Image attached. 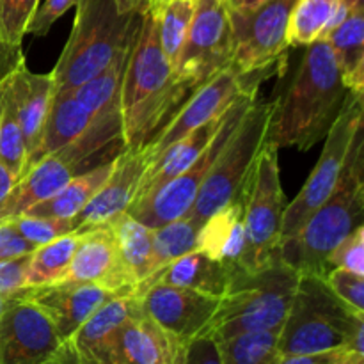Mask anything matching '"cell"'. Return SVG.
<instances>
[{"label": "cell", "instance_id": "9f6ffc18", "mask_svg": "<svg viewBox=\"0 0 364 364\" xmlns=\"http://www.w3.org/2000/svg\"><path fill=\"white\" fill-rule=\"evenodd\" d=\"M149 2H151V0H149Z\"/></svg>", "mask_w": 364, "mask_h": 364}, {"label": "cell", "instance_id": "d4e9b609", "mask_svg": "<svg viewBox=\"0 0 364 364\" xmlns=\"http://www.w3.org/2000/svg\"><path fill=\"white\" fill-rule=\"evenodd\" d=\"M228 109H230V107H228ZM224 114L215 117L213 121H210V123L192 130L191 134L185 135L183 139H180V141L174 142L173 146H169L159 159L153 160L148 166V169H146L144 176H142L135 198L144 194V192L151 191V188L159 187V185L166 183L171 178L178 176V174L183 173L185 169H188V167L199 159V155L205 151L206 146L212 142V139L215 137V134L219 132L220 124H223L224 121Z\"/></svg>", "mask_w": 364, "mask_h": 364}, {"label": "cell", "instance_id": "ab89813d", "mask_svg": "<svg viewBox=\"0 0 364 364\" xmlns=\"http://www.w3.org/2000/svg\"><path fill=\"white\" fill-rule=\"evenodd\" d=\"M326 281L340 301L359 315H364V276L345 269H331Z\"/></svg>", "mask_w": 364, "mask_h": 364}, {"label": "cell", "instance_id": "60d3db41", "mask_svg": "<svg viewBox=\"0 0 364 364\" xmlns=\"http://www.w3.org/2000/svg\"><path fill=\"white\" fill-rule=\"evenodd\" d=\"M80 0H45L41 6H38L34 16H32L31 23L27 27V34L43 36L48 34V31L52 28V25L63 16L66 11H70L71 7H75Z\"/></svg>", "mask_w": 364, "mask_h": 364}, {"label": "cell", "instance_id": "8992f818", "mask_svg": "<svg viewBox=\"0 0 364 364\" xmlns=\"http://www.w3.org/2000/svg\"><path fill=\"white\" fill-rule=\"evenodd\" d=\"M70 39L52 73L53 95L71 92L105 70L137 36L144 11L121 13L116 0H80Z\"/></svg>", "mask_w": 364, "mask_h": 364}, {"label": "cell", "instance_id": "db71d44e", "mask_svg": "<svg viewBox=\"0 0 364 364\" xmlns=\"http://www.w3.org/2000/svg\"><path fill=\"white\" fill-rule=\"evenodd\" d=\"M341 4H345L350 11L355 7H364V0H341Z\"/></svg>", "mask_w": 364, "mask_h": 364}, {"label": "cell", "instance_id": "d6986e66", "mask_svg": "<svg viewBox=\"0 0 364 364\" xmlns=\"http://www.w3.org/2000/svg\"><path fill=\"white\" fill-rule=\"evenodd\" d=\"M117 295L119 294H114L98 284L70 281L28 288L25 291V299L34 302L48 316L63 341L73 336L92 313Z\"/></svg>", "mask_w": 364, "mask_h": 364}, {"label": "cell", "instance_id": "4dcf8cb0", "mask_svg": "<svg viewBox=\"0 0 364 364\" xmlns=\"http://www.w3.org/2000/svg\"><path fill=\"white\" fill-rule=\"evenodd\" d=\"M78 240H80V233H70L36 247L28 255L27 274H25L27 288L59 283L70 267Z\"/></svg>", "mask_w": 364, "mask_h": 364}, {"label": "cell", "instance_id": "8fae6325", "mask_svg": "<svg viewBox=\"0 0 364 364\" xmlns=\"http://www.w3.org/2000/svg\"><path fill=\"white\" fill-rule=\"evenodd\" d=\"M363 116V96L348 92L340 116L336 117L333 127L323 137L326 144H323L322 155H320L315 169L309 174L308 181L301 188L297 198L284 208L281 242L294 237L334 192L341 173H343L352 139H354L358 128L364 124Z\"/></svg>", "mask_w": 364, "mask_h": 364}, {"label": "cell", "instance_id": "d590c367", "mask_svg": "<svg viewBox=\"0 0 364 364\" xmlns=\"http://www.w3.org/2000/svg\"><path fill=\"white\" fill-rule=\"evenodd\" d=\"M277 336L276 331H267L217 341L220 364H276L279 358Z\"/></svg>", "mask_w": 364, "mask_h": 364}, {"label": "cell", "instance_id": "9a60e30c", "mask_svg": "<svg viewBox=\"0 0 364 364\" xmlns=\"http://www.w3.org/2000/svg\"><path fill=\"white\" fill-rule=\"evenodd\" d=\"M135 297L153 320L187 341L203 336L219 306V297L164 283L151 284Z\"/></svg>", "mask_w": 364, "mask_h": 364}, {"label": "cell", "instance_id": "7402d4cb", "mask_svg": "<svg viewBox=\"0 0 364 364\" xmlns=\"http://www.w3.org/2000/svg\"><path fill=\"white\" fill-rule=\"evenodd\" d=\"M75 174H78L77 169L59 153L46 155L0 199V223L23 215L28 208L55 194Z\"/></svg>", "mask_w": 364, "mask_h": 364}, {"label": "cell", "instance_id": "e0dca14e", "mask_svg": "<svg viewBox=\"0 0 364 364\" xmlns=\"http://www.w3.org/2000/svg\"><path fill=\"white\" fill-rule=\"evenodd\" d=\"M63 281L98 284L119 295L134 294V284L121 265L109 224L80 231L73 258L59 283Z\"/></svg>", "mask_w": 364, "mask_h": 364}, {"label": "cell", "instance_id": "3957f363", "mask_svg": "<svg viewBox=\"0 0 364 364\" xmlns=\"http://www.w3.org/2000/svg\"><path fill=\"white\" fill-rule=\"evenodd\" d=\"M364 219V124L348 149L343 173L333 194L308 223L279 244V256L291 269L326 276L327 256Z\"/></svg>", "mask_w": 364, "mask_h": 364}, {"label": "cell", "instance_id": "f6af8a7d", "mask_svg": "<svg viewBox=\"0 0 364 364\" xmlns=\"http://www.w3.org/2000/svg\"><path fill=\"white\" fill-rule=\"evenodd\" d=\"M25 64L23 52H21V45H13L7 41L0 28V82L4 78L9 77L11 73L21 68Z\"/></svg>", "mask_w": 364, "mask_h": 364}, {"label": "cell", "instance_id": "11a10c76", "mask_svg": "<svg viewBox=\"0 0 364 364\" xmlns=\"http://www.w3.org/2000/svg\"><path fill=\"white\" fill-rule=\"evenodd\" d=\"M162 2H166V0H151V2H149V6H159V4H162Z\"/></svg>", "mask_w": 364, "mask_h": 364}, {"label": "cell", "instance_id": "7a4b0ae2", "mask_svg": "<svg viewBox=\"0 0 364 364\" xmlns=\"http://www.w3.org/2000/svg\"><path fill=\"white\" fill-rule=\"evenodd\" d=\"M192 92L178 80L164 55L156 11L148 6L142 13L123 77L121 117L124 148L148 146Z\"/></svg>", "mask_w": 364, "mask_h": 364}, {"label": "cell", "instance_id": "52a82bcc", "mask_svg": "<svg viewBox=\"0 0 364 364\" xmlns=\"http://www.w3.org/2000/svg\"><path fill=\"white\" fill-rule=\"evenodd\" d=\"M272 105V102L255 100L245 110L238 127L213 160L187 217L203 226L208 217L242 198L259 149L265 144Z\"/></svg>", "mask_w": 364, "mask_h": 364}, {"label": "cell", "instance_id": "44dd1931", "mask_svg": "<svg viewBox=\"0 0 364 364\" xmlns=\"http://www.w3.org/2000/svg\"><path fill=\"white\" fill-rule=\"evenodd\" d=\"M132 299V295L110 299L68 338L77 364H121V327L130 313Z\"/></svg>", "mask_w": 364, "mask_h": 364}, {"label": "cell", "instance_id": "bcb514c9", "mask_svg": "<svg viewBox=\"0 0 364 364\" xmlns=\"http://www.w3.org/2000/svg\"><path fill=\"white\" fill-rule=\"evenodd\" d=\"M347 352V348L340 350L316 352V354H294V355H279L276 364H334L340 361Z\"/></svg>", "mask_w": 364, "mask_h": 364}, {"label": "cell", "instance_id": "f546056e", "mask_svg": "<svg viewBox=\"0 0 364 364\" xmlns=\"http://www.w3.org/2000/svg\"><path fill=\"white\" fill-rule=\"evenodd\" d=\"M135 41V39H134ZM132 41V45H134ZM132 45L127 46L123 52L117 53L112 63L89 78L87 82L71 91L75 98L95 116H110V114H121V91H123V77L127 70L128 57H130Z\"/></svg>", "mask_w": 364, "mask_h": 364}, {"label": "cell", "instance_id": "816d5d0a", "mask_svg": "<svg viewBox=\"0 0 364 364\" xmlns=\"http://www.w3.org/2000/svg\"><path fill=\"white\" fill-rule=\"evenodd\" d=\"M27 291V290H25ZM25 291L23 294H14V295H0V315H2L4 311H6L7 308H9L11 304H13V302H16V301H20V299H23L25 297Z\"/></svg>", "mask_w": 364, "mask_h": 364}, {"label": "cell", "instance_id": "4316f807", "mask_svg": "<svg viewBox=\"0 0 364 364\" xmlns=\"http://www.w3.org/2000/svg\"><path fill=\"white\" fill-rule=\"evenodd\" d=\"M341 80L352 95L364 96V7H355L326 36Z\"/></svg>", "mask_w": 364, "mask_h": 364}, {"label": "cell", "instance_id": "d6a6232c", "mask_svg": "<svg viewBox=\"0 0 364 364\" xmlns=\"http://www.w3.org/2000/svg\"><path fill=\"white\" fill-rule=\"evenodd\" d=\"M196 6H198V0H166L159 6H151L159 18L160 45L173 71L176 70L188 27L194 18Z\"/></svg>", "mask_w": 364, "mask_h": 364}, {"label": "cell", "instance_id": "5bb4252c", "mask_svg": "<svg viewBox=\"0 0 364 364\" xmlns=\"http://www.w3.org/2000/svg\"><path fill=\"white\" fill-rule=\"evenodd\" d=\"M60 345L48 316L25 297L0 315V364H45Z\"/></svg>", "mask_w": 364, "mask_h": 364}, {"label": "cell", "instance_id": "9c48e42d", "mask_svg": "<svg viewBox=\"0 0 364 364\" xmlns=\"http://www.w3.org/2000/svg\"><path fill=\"white\" fill-rule=\"evenodd\" d=\"M255 100L256 92H245V95H242L226 110L219 132L212 139V142L206 146L205 151L199 155V159L188 169L178 174V176L171 178L166 183L159 185V187L134 198V201L130 203L127 212L134 219H137L139 223L151 228V230L187 215L188 210L194 205L196 198H198L199 188H201L213 160L217 159L223 146L226 144L230 135L233 134V130L240 123L245 110L255 103Z\"/></svg>", "mask_w": 364, "mask_h": 364}, {"label": "cell", "instance_id": "603a6c76", "mask_svg": "<svg viewBox=\"0 0 364 364\" xmlns=\"http://www.w3.org/2000/svg\"><path fill=\"white\" fill-rule=\"evenodd\" d=\"M231 276L233 270L228 269L224 263L215 262L201 251H192L151 274L148 279L135 287L132 295L142 294L151 284L164 283L171 287L191 288L220 299L230 284Z\"/></svg>", "mask_w": 364, "mask_h": 364}, {"label": "cell", "instance_id": "8d00e7d4", "mask_svg": "<svg viewBox=\"0 0 364 364\" xmlns=\"http://www.w3.org/2000/svg\"><path fill=\"white\" fill-rule=\"evenodd\" d=\"M14 228L18 235L34 247L45 245L55 238L64 235L77 233L71 219H60V217H34V215H18L7 220Z\"/></svg>", "mask_w": 364, "mask_h": 364}, {"label": "cell", "instance_id": "ac0fdd59", "mask_svg": "<svg viewBox=\"0 0 364 364\" xmlns=\"http://www.w3.org/2000/svg\"><path fill=\"white\" fill-rule=\"evenodd\" d=\"M132 308L121 327V364H187L192 341L153 320L132 295Z\"/></svg>", "mask_w": 364, "mask_h": 364}, {"label": "cell", "instance_id": "ffe728a7", "mask_svg": "<svg viewBox=\"0 0 364 364\" xmlns=\"http://www.w3.org/2000/svg\"><path fill=\"white\" fill-rule=\"evenodd\" d=\"M4 80L9 89L11 100H13L18 121H20L21 134H23L25 153H27L25 174H27L38 164L43 130H45L46 116H48L50 103L53 98L52 73H32L23 64Z\"/></svg>", "mask_w": 364, "mask_h": 364}, {"label": "cell", "instance_id": "ba28073f", "mask_svg": "<svg viewBox=\"0 0 364 364\" xmlns=\"http://www.w3.org/2000/svg\"><path fill=\"white\" fill-rule=\"evenodd\" d=\"M279 149L263 144L244 188L245 251L242 269L255 270L279 252L284 217V192L281 187Z\"/></svg>", "mask_w": 364, "mask_h": 364}, {"label": "cell", "instance_id": "681fc988", "mask_svg": "<svg viewBox=\"0 0 364 364\" xmlns=\"http://www.w3.org/2000/svg\"><path fill=\"white\" fill-rule=\"evenodd\" d=\"M267 0H224L228 9H233V11H249V9H255V7L262 6L265 4Z\"/></svg>", "mask_w": 364, "mask_h": 364}, {"label": "cell", "instance_id": "e575fe53", "mask_svg": "<svg viewBox=\"0 0 364 364\" xmlns=\"http://www.w3.org/2000/svg\"><path fill=\"white\" fill-rule=\"evenodd\" d=\"M0 162L16 180L23 178L27 164L25 141L6 80L0 82Z\"/></svg>", "mask_w": 364, "mask_h": 364}, {"label": "cell", "instance_id": "836d02e7", "mask_svg": "<svg viewBox=\"0 0 364 364\" xmlns=\"http://www.w3.org/2000/svg\"><path fill=\"white\" fill-rule=\"evenodd\" d=\"M199 230L201 224L187 215L153 228V274L180 256L196 251Z\"/></svg>", "mask_w": 364, "mask_h": 364}, {"label": "cell", "instance_id": "7c38bea8", "mask_svg": "<svg viewBox=\"0 0 364 364\" xmlns=\"http://www.w3.org/2000/svg\"><path fill=\"white\" fill-rule=\"evenodd\" d=\"M231 59L233 38L226 4L224 0H198L174 75L191 91H196L217 73L231 68Z\"/></svg>", "mask_w": 364, "mask_h": 364}, {"label": "cell", "instance_id": "c3c4849f", "mask_svg": "<svg viewBox=\"0 0 364 364\" xmlns=\"http://www.w3.org/2000/svg\"><path fill=\"white\" fill-rule=\"evenodd\" d=\"M116 4L121 13H132V11L148 9L149 0H116Z\"/></svg>", "mask_w": 364, "mask_h": 364}, {"label": "cell", "instance_id": "1f68e13d", "mask_svg": "<svg viewBox=\"0 0 364 364\" xmlns=\"http://www.w3.org/2000/svg\"><path fill=\"white\" fill-rule=\"evenodd\" d=\"M341 0H295L287 27L288 46H309L322 39Z\"/></svg>", "mask_w": 364, "mask_h": 364}, {"label": "cell", "instance_id": "b9f144b4", "mask_svg": "<svg viewBox=\"0 0 364 364\" xmlns=\"http://www.w3.org/2000/svg\"><path fill=\"white\" fill-rule=\"evenodd\" d=\"M28 255H21L16 256V258L0 262V295L23 294L25 290H28L27 284H25Z\"/></svg>", "mask_w": 364, "mask_h": 364}, {"label": "cell", "instance_id": "f5cc1de1", "mask_svg": "<svg viewBox=\"0 0 364 364\" xmlns=\"http://www.w3.org/2000/svg\"><path fill=\"white\" fill-rule=\"evenodd\" d=\"M334 364H364V354H358V352L350 350Z\"/></svg>", "mask_w": 364, "mask_h": 364}, {"label": "cell", "instance_id": "6da1fadb", "mask_svg": "<svg viewBox=\"0 0 364 364\" xmlns=\"http://www.w3.org/2000/svg\"><path fill=\"white\" fill-rule=\"evenodd\" d=\"M326 39L308 46L283 96L272 102L265 142L308 151L327 135L348 96Z\"/></svg>", "mask_w": 364, "mask_h": 364}, {"label": "cell", "instance_id": "484cf974", "mask_svg": "<svg viewBox=\"0 0 364 364\" xmlns=\"http://www.w3.org/2000/svg\"><path fill=\"white\" fill-rule=\"evenodd\" d=\"M95 121V114L89 112L73 92L53 95L43 130L38 162L46 155L60 151L82 137Z\"/></svg>", "mask_w": 364, "mask_h": 364}, {"label": "cell", "instance_id": "277c9868", "mask_svg": "<svg viewBox=\"0 0 364 364\" xmlns=\"http://www.w3.org/2000/svg\"><path fill=\"white\" fill-rule=\"evenodd\" d=\"M297 281L299 272L283 262L279 252L259 269H237L203 336L223 341L249 333H279Z\"/></svg>", "mask_w": 364, "mask_h": 364}, {"label": "cell", "instance_id": "7dc6e473", "mask_svg": "<svg viewBox=\"0 0 364 364\" xmlns=\"http://www.w3.org/2000/svg\"><path fill=\"white\" fill-rule=\"evenodd\" d=\"M45 364H77V361H75V352H73V347H71V341L64 340L63 345L57 348L55 354H53Z\"/></svg>", "mask_w": 364, "mask_h": 364}, {"label": "cell", "instance_id": "74e56055", "mask_svg": "<svg viewBox=\"0 0 364 364\" xmlns=\"http://www.w3.org/2000/svg\"><path fill=\"white\" fill-rule=\"evenodd\" d=\"M39 0H0V28L13 45H21Z\"/></svg>", "mask_w": 364, "mask_h": 364}, {"label": "cell", "instance_id": "4fadbf2b", "mask_svg": "<svg viewBox=\"0 0 364 364\" xmlns=\"http://www.w3.org/2000/svg\"><path fill=\"white\" fill-rule=\"evenodd\" d=\"M245 92H258V89L249 87L233 68L220 71L206 84L199 85L171 117L169 123L160 130V134L144 146L148 149L149 164L192 130L223 116L228 107L233 105Z\"/></svg>", "mask_w": 364, "mask_h": 364}, {"label": "cell", "instance_id": "cb8c5ba5", "mask_svg": "<svg viewBox=\"0 0 364 364\" xmlns=\"http://www.w3.org/2000/svg\"><path fill=\"white\" fill-rule=\"evenodd\" d=\"M235 272L242 269L245 251L244 194L206 219L198 235V249Z\"/></svg>", "mask_w": 364, "mask_h": 364}, {"label": "cell", "instance_id": "7bdbcfd3", "mask_svg": "<svg viewBox=\"0 0 364 364\" xmlns=\"http://www.w3.org/2000/svg\"><path fill=\"white\" fill-rule=\"evenodd\" d=\"M34 249V245L25 242L9 223H0V262L16 258V256L21 255H28Z\"/></svg>", "mask_w": 364, "mask_h": 364}, {"label": "cell", "instance_id": "f1b7e54d", "mask_svg": "<svg viewBox=\"0 0 364 364\" xmlns=\"http://www.w3.org/2000/svg\"><path fill=\"white\" fill-rule=\"evenodd\" d=\"M114 167V160L100 166L91 167L87 171L75 174L70 178L66 185L59 188L53 196H50L45 201L38 203L32 208H28L23 215L34 217H60V219H71L78 212L84 210V206L91 201L92 196L98 192L103 181L109 178L110 171Z\"/></svg>", "mask_w": 364, "mask_h": 364}, {"label": "cell", "instance_id": "5b68a950", "mask_svg": "<svg viewBox=\"0 0 364 364\" xmlns=\"http://www.w3.org/2000/svg\"><path fill=\"white\" fill-rule=\"evenodd\" d=\"M364 315L334 295L326 276L299 274L287 320L277 336L279 355L347 350L364 354Z\"/></svg>", "mask_w": 364, "mask_h": 364}, {"label": "cell", "instance_id": "83f0119b", "mask_svg": "<svg viewBox=\"0 0 364 364\" xmlns=\"http://www.w3.org/2000/svg\"><path fill=\"white\" fill-rule=\"evenodd\" d=\"M117 255L134 290L153 274V230L139 223L128 212L117 213L109 220Z\"/></svg>", "mask_w": 364, "mask_h": 364}, {"label": "cell", "instance_id": "2e32d148", "mask_svg": "<svg viewBox=\"0 0 364 364\" xmlns=\"http://www.w3.org/2000/svg\"><path fill=\"white\" fill-rule=\"evenodd\" d=\"M149 166V155L146 148H124L114 159V167L109 178L103 181L91 201L82 212L73 217L77 233L89 228L109 223L117 213L127 212L139 191L142 176Z\"/></svg>", "mask_w": 364, "mask_h": 364}, {"label": "cell", "instance_id": "30bf717a", "mask_svg": "<svg viewBox=\"0 0 364 364\" xmlns=\"http://www.w3.org/2000/svg\"><path fill=\"white\" fill-rule=\"evenodd\" d=\"M295 0H267L249 11L228 9L233 38L231 68L251 89L284 55L288 48L287 27Z\"/></svg>", "mask_w": 364, "mask_h": 364}, {"label": "cell", "instance_id": "ee69618b", "mask_svg": "<svg viewBox=\"0 0 364 364\" xmlns=\"http://www.w3.org/2000/svg\"><path fill=\"white\" fill-rule=\"evenodd\" d=\"M187 364H220L217 341L212 336L196 338L188 347Z\"/></svg>", "mask_w": 364, "mask_h": 364}, {"label": "cell", "instance_id": "f907efd6", "mask_svg": "<svg viewBox=\"0 0 364 364\" xmlns=\"http://www.w3.org/2000/svg\"><path fill=\"white\" fill-rule=\"evenodd\" d=\"M16 181H18L16 178H14L13 174H11L9 171L2 166V162H0V199H2L4 196L11 191V187H13Z\"/></svg>", "mask_w": 364, "mask_h": 364}, {"label": "cell", "instance_id": "f35d334b", "mask_svg": "<svg viewBox=\"0 0 364 364\" xmlns=\"http://www.w3.org/2000/svg\"><path fill=\"white\" fill-rule=\"evenodd\" d=\"M345 269L364 276V226L355 228L327 256V270Z\"/></svg>", "mask_w": 364, "mask_h": 364}]
</instances>
